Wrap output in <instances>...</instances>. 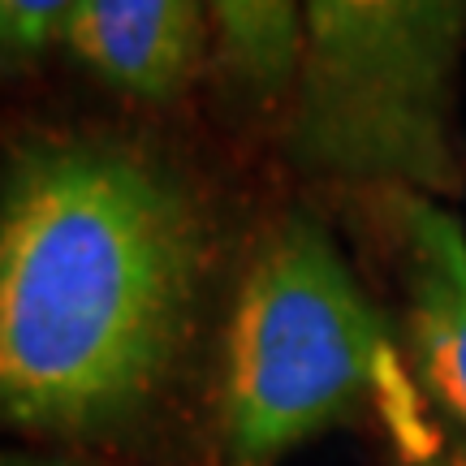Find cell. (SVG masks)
<instances>
[{
	"instance_id": "obj_6",
	"label": "cell",
	"mask_w": 466,
	"mask_h": 466,
	"mask_svg": "<svg viewBox=\"0 0 466 466\" xmlns=\"http://www.w3.org/2000/svg\"><path fill=\"white\" fill-rule=\"evenodd\" d=\"M208 113L272 160L302 66V0H212ZM277 165V160H272Z\"/></svg>"
},
{
	"instance_id": "obj_7",
	"label": "cell",
	"mask_w": 466,
	"mask_h": 466,
	"mask_svg": "<svg viewBox=\"0 0 466 466\" xmlns=\"http://www.w3.org/2000/svg\"><path fill=\"white\" fill-rule=\"evenodd\" d=\"M78 0H0V100L26 96L56 74L61 26Z\"/></svg>"
},
{
	"instance_id": "obj_1",
	"label": "cell",
	"mask_w": 466,
	"mask_h": 466,
	"mask_svg": "<svg viewBox=\"0 0 466 466\" xmlns=\"http://www.w3.org/2000/svg\"><path fill=\"white\" fill-rule=\"evenodd\" d=\"M285 177L199 108L0 100V441L217 466L233 299Z\"/></svg>"
},
{
	"instance_id": "obj_2",
	"label": "cell",
	"mask_w": 466,
	"mask_h": 466,
	"mask_svg": "<svg viewBox=\"0 0 466 466\" xmlns=\"http://www.w3.org/2000/svg\"><path fill=\"white\" fill-rule=\"evenodd\" d=\"M329 203L285 182L264 217L225 333L217 389V466H281L337 428L376 419L415 393Z\"/></svg>"
},
{
	"instance_id": "obj_5",
	"label": "cell",
	"mask_w": 466,
	"mask_h": 466,
	"mask_svg": "<svg viewBox=\"0 0 466 466\" xmlns=\"http://www.w3.org/2000/svg\"><path fill=\"white\" fill-rule=\"evenodd\" d=\"M212 0H78L56 74L138 108H199L212 83Z\"/></svg>"
},
{
	"instance_id": "obj_8",
	"label": "cell",
	"mask_w": 466,
	"mask_h": 466,
	"mask_svg": "<svg viewBox=\"0 0 466 466\" xmlns=\"http://www.w3.org/2000/svg\"><path fill=\"white\" fill-rule=\"evenodd\" d=\"M380 428L389 436L393 466H466V432L458 423H441V410L423 398V389L389 406Z\"/></svg>"
},
{
	"instance_id": "obj_4",
	"label": "cell",
	"mask_w": 466,
	"mask_h": 466,
	"mask_svg": "<svg viewBox=\"0 0 466 466\" xmlns=\"http://www.w3.org/2000/svg\"><path fill=\"white\" fill-rule=\"evenodd\" d=\"M329 208H350L363 242L376 247L410 376L466 432V225L458 208L415 190H367Z\"/></svg>"
},
{
	"instance_id": "obj_3",
	"label": "cell",
	"mask_w": 466,
	"mask_h": 466,
	"mask_svg": "<svg viewBox=\"0 0 466 466\" xmlns=\"http://www.w3.org/2000/svg\"><path fill=\"white\" fill-rule=\"evenodd\" d=\"M466 0H302V66L272 160L324 203L466 195Z\"/></svg>"
},
{
	"instance_id": "obj_9",
	"label": "cell",
	"mask_w": 466,
	"mask_h": 466,
	"mask_svg": "<svg viewBox=\"0 0 466 466\" xmlns=\"http://www.w3.org/2000/svg\"><path fill=\"white\" fill-rule=\"evenodd\" d=\"M0 466H113V462L83 458V453H66V450H39V445L5 441V445H0Z\"/></svg>"
}]
</instances>
